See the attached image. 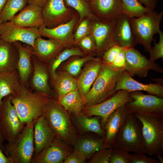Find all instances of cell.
Returning <instances> with one entry per match:
<instances>
[{"mask_svg": "<svg viewBox=\"0 0 163 163\" xmlns=\"http://www.w3.org/2000/svg\"><path fill=\"white\" fill-rule=\"evenodd\" d=\"M43 116L56 137L69 144H75L77 134L66 111L57 101L46 96Z\"/></svg>", "mask_w": 163, "mask_h": 163, "instance_id": "6da1fadb", "label": "cell"}, {"mask_svg": "<svg viewBox=\"0 0 163 163\" xmlns=\"http://www.w3.org/2000/svg\"><path fill=\"white\" fill-rule=\"evenodd\" d=\"M46 96L37 92L33 93L19 83L14 92L11 95V101L24 124L35 122L42 116Z\"/></svg>", "mask_w": 163, "mask_h": 163, "instance_id": "7a4b0ae2", "label": "cell"}, {"mask_svg": "<svg viewBox=\"0 0 163 163\" xmlns=\"http://www.w3.org/2000/svg\"><path fill=\"white\" fill-rule=\"evenodd\" d=\"M141 122L129 113L122 124L111 147L128 152L146 154Z\"/></svg>", "mask_w": 163, "mask_h": 163, "instance_id": "3957f363", "label": "cell"}, {"mask_svg": "<svg viewBox=\"0 0 163 163\" xmlns=\"http://www.w3.org/2000/svg\"><path fill=\"white\" fill-rule=\"evenodd\" d=\"M141 122L146 154L150 156H162L163 117L134 114Z\"/></svg>", "mask_w": 163, "mask_h": 163, "instance_id": "277c9868", "label": "cell"}, {"mask_svg": "<svg viewBox=\"0 0 163 163\" xmlns=\"http://www.w3.org/2000/svg\"><path fill=\"white\" fill-rule=\"evenodd\" d=\"M121 72L105 65L83 99L84 104L89 106L100 103L114 95L118 78Z\"/></svg>", "mask_w": 163, "mask_h": 163, "instance_id": "5b68a950", "label": "cell"}, {"mask_svg": "<svg viewBox=\"0 0 163 163\" xmlns=\"http://www.w3.org/2000/svg\"><path fill=\"white\" fill-rule=\"evenodd\" d=\"M163 11L157 12L153 11L137 18H130L133 33L136 44L142 45L145 50L149 51L152 47L153 37L158 33Z\"/></svg>", "mask_w": 163, "mask_h": 163, "instance_id": "8992f818", "label": "cell"}, {"mask_svg": "<svg viewBox=\"0 0 163 163\" xmlns=\"http://www.w3.org/2000/svg\"><path fill=\"white\" fill-rule=\"evenodd\" d=\"M35 123L26 124L12 143L5 145L6 156L12 163H30L34 151Z\"/></svg>", "mask_w": 163, "mask_h": 163, "instance_id": "52a82bcc", "label": "cell"}, {"mask_svg": "<svg viewBox=\"0 0 163 163\" xmlns=\"http://www.w3.org/2000/svg\"><path fill=\"white\" fill-rule=\"evenodd\" d=\"M11 95L4 97L0 105V133L4 140L12 143L24 126L11 103Z\"/></svg>", "mask_w": 163, "mask_h": 163, "instance_id": "ba28073f", "label": "cell"}, {"mask_svg": "<svg viewBox=\"0 0 163 163\" xmlns=\"http://www.w3.org/2000/svg\"><path fill=\"white\" fill-rule=\"evenodd\" d=\"M133 100L125 106L129 113L134 114L163 117V98L141 91L131 92Z\"/></svg>", "mask_w": 163, "mask_h": 163, "instance_id": "9c48e42d", "label": "cell"}, {"mask_svg": "<svg viewBox=\"0 0 163 163\" xmlns=\"http://www.w3.org/2000/svg\"><path fill=\"white\" fill-rule=\"evenodd\" d=\"M131 92L121 90L110 97L100 103L86 106L81 113L87 117H100L103 126L110 114L120 107L132 101Z\"/></svg>", "mask_w": 163, "mask_h": 163, "instance_id": "30bf717a", "label": "cell"}, {"mask_svg": "<svg viewBox=\"0 0 163 163\" xmlns=\"http://www.w3.org/2000/svg\"><path fill=\"white\" fill-rule=\"evenodd\" d=\"M117 19L109 18L92 21L91 34L95 43V54L102 56L109 48L117 44L114 37Z\"/></svg>", "mask_w": 163, "mask_h": 163, "instance_id": "8fae6325", "label": "cell"}, {"mask_svg": "<svg viewBox=\"0 0 163 163\" xmlns=\"http://www.w3.org/2000/svg\"><path fill=\"white\" fill-rule=\"evenodd\" d=\"M125 52V70L132 76L144 78L147 75L150 70L163 73V69L159 64L147 59L134 47H126Z\"/></svg>", "mask_w": 163, "mask_h": 163, "instance_id": "7c38bea8", "label": "cell"}, {"mask_svg": "<svg viewBox=\"0 0 163 163\" xmlns=\"http://www.w3.org/2000/svg\"><path fill=\"white\" fill-rule=\"evenodd\" d=\"M43 24L53 28L70 21L76 12L67 7L63 0H47L42 7Z\"/></svg>", "mask_w": 163, "mask_h": 163, "instance_id": "4fadbf2b", "label": "cell"}, {"mask_svg": "<svg viewBox=\"0 0 163 163\" xmlns=\"http://www.w3.org/2000/svg\"><path fill=\"white\" fill-rule=\"evenodd\" d=\"M42 37L36 28L25 27L16 25L10 21L0 24V37L2 40L10 43L22 42L33 48L36 39Z\"/></svg>", "mask_w": 163, "mask_h": 163, "instance_id": "5bb4252c", "label": "cell"}, {"mask_svg": "<svg viewBox=\"0 0 163 163\" xmlns=\"http://www.w3.org/2000/svg\"><path fill=\"white\" fill-rule=\"evenodd\" d=\"M78 20V15L76 12L67 22L53 28H47L43 24L38 28L39 31L42 36L56 40L64 48L71 47L75 45L73 30Z\"/></svg>", "mask_w": 163, "mask_h": 163, "instance_id": "9a60e30c", "label": "cell"}, {"mask_svg": "<svg viewBox=\"0 0 163 163\" xmlns=\"http://www.w3.org/2000/svg\"><path fill=\"white\" fill-rule=\"evenodd\" d=\"M158 82L144 84L134 79L129 73L124 70L118 76L116 90H123L129 92L145 91L150 94L163 97V86Z\"/></svg>", "mask_w": 163, "mask_h": 163, "instance_id": "2e32d148", "label": "cell"}, {"mask_svg": "<svg viewBox=\"0 0 163 163\" xmlns=\"http://www.w3.org/2000/svg\"><path fill=\"white\" fill-rule=\"evenodd\" d=\"M72 152V149L56 137L52 144L34 155L31 163H61Z\"/></svg>", "mask_w": 163, "mask_h": 163, "instance_id": "e0dca14e", "label": "cell"}, {"mask_svg": "<svg viewBox=\"0 0 163 163\" xmlns=\"http://www.w3.org/2000/svg\"><path fill=\"white\" fill-rule=\"evenodd\" d=\"M86 64L77 79L78 89L83 99L105 65L101 59L97 58Z\"/></svg>", "mask_w": 163, "mask_h": 163, "instance_id": "ac0fdd59", "label": "cell"}, {"mask_svg": "<svg viewBox=\"0 0 163 163\" xmlns=\"http://www.w3.org/2000/svg\"><path fill=\"white\" fill-rule=\"evenodd\" d=\"M10 21L23 27L39 28L43 24L42 8L35 5L29 4Z\"/></svg>", "mask_w": 163, "mask_h": 163, "instance_id": "d6986e66", "label": "cell"}, {"mask_svg": "<svg viewBox=\"0 0 163 163\" xmlns=\"http://www.w3.org/2000/svg\"><path fill=\"white\" fill-rule=\"evenodd\" d=\"M91 9L99 19H117L122 14L121 0H92Z\"/></svg>", "mask_w": 163, "mask_h": 163, "instance_id": "ffe728a7", "label": "cell"}, {"mask_svg": "<svg viewBox=\"0 0 163 163\" xmlns=\"http://www.w3.org/2000/svg\"><path fill=\"white\" fill-rule=\"evenodd\" d=\"M56 137L43 117H39L34 125V155L51 145Z\"/></svg>", "mask_w": 163, "mask_h": 163, "instance_id": "44dd1931", "label": "cell"}, {"mask_svg": "<svg viewBox=\"0 0 163 163\" xmlns=\"http://www.w3.org/2000/svg\"><path fill=\"white\" fill-rule=\"evenodd\" d=\"M129 113L124 105L118 108L109 115L104 126L106 130V137L104 142L105 144L111 147Z\"/></svg>", "mask_w": 163, "mask_h": 163, "instance_id": "7402d4cb", "label": "cell"}, {"mask_svg": "<svg viewBox=\"0 0 163 163\" xmlns=\"http://www.w3.org/2000/svg\"><path fill=\"white\" fill-rule=\"evenodd\" d=\"M64 48L59 43L53 39L46 40L40 37L35 41L33 55L41 62H46L51 60Z\"/></svg>", "mask_w": 163, "mask_h": 163, "instance_id": "603a6c76", "label": "cell"}, {"mask_svg": "<svg viewBox=\"0 0 163 163\" xmlns=\"http://www.w3.org/2000/svg\"><path fill=\"white\" fill-rule=\"evenodd\" d=\"M114 37L116 44L121 46L134 47L136 45L130 18L123 14L117 19Z\"/></svg>", "mask_w": 163, "mask_h": 163, "instance_id": "cb8c5ba5", "label": "cell"}, {"mask_svg": "<svg viewBox=\"0 0 163 163\" xmlns=\"http://www.w3.org/2000/svg\"><path fill=\"white\" fill-rule=\"evenodd\" d=\"M18 53V68L19 78L21 82L26 84L28 81L32 71L31 58L33 50L24 46L20 42L13 43Z\"/></svg>", "mask_w": 163, "mask_h": 163, "instance_id": "d4e9b609", "label": "cell"}, {"mask_svg": "<svg viewBox=\"0 0 163 163\" xmlns=\"http://www.w3.org/2000/svg\"><path fill=\"white\" fill-rule=\"evenodd\" d=\"M48 80V73L45 66L39 60L35 59L32 78L33 87L37 93L50 97L51 91Z\"/></svg>", "mask_w": 163, "mask_h": 163, "instance_id": "484cf974", "label": "cell"}, {"mask_svg": "<svg viewBox=\"0 0 163 163\" xmlns=\"http://www.w3.org/2000/svg\"><path fill=\"white\" fill-rule=\"evenodd\" d=\"M52 78L58 97L78 89L77 79L65 71L56 72Z\"/></svg>", "mask_w": 163, "mask_h": 163, "instance_id": "4316f807", "label": "cell"}, {"mask_svg": "<svg viewBox=\"0 0 163 163\" xmlns=\"http://www.w3.org/2000/svg\"><path fill=\"white\" fill-rule=\"evenodd\" d=\"M16 49L13 43L0 39V72L14 71Z\"/></svg>", "mask_w": 163, "mask_h": 163, "instance_id": "83f0119b", "label": "cell"}, {"mask_svg": "<svg viewBox=\"0 0 163 163\" xmlns=\"http://www.w3.org/2000/svg\"><path fill=\"white\" fill-rule=\"evenodd\" d=\"M58 98L57 101L66 111L76 116L81 113L83 100L78 89Z\"/></svg>", "mask_w": 163, "mask_h": 163, "instance_id": "f1b7e54d", "label": "cell"}, {"mask_svg": "<svg viewBox=\"0 0 163 163\" xmlns=\"http://www.w3.org/2000/svg\"><path fill=\"white\" fill-rule=\"evenodd\" d=\"M75 144V149L82 153L86 158L90 157L99 149L111 147L98 138L81 139L76 141Z\"/></svg>", "mask_w": 163, "mask_h": 163, "instance_id": "f546056e", "label": "cell"}, {"mask_svg": "<svg viewBox=\"0 0 163 163\" xmlns=\"http://www.w3.org/2000/svg\"><path fill=\"white\" fill-rule=\"evenodd\" d=\"M19 83L14 71L0 72V105L4 97L14 93Z\"/></svg>", "mask_w": 163, "mask_h": 163, "instance_id": "4dcf8cb0", "label": "cell"}, {"mask_svg": "<svg viewBox=\"0 0 163 163\" xmlns=\"http://www.w3.org/2000/svg\"><path fill=\"white\" fill-rule=\"evenodd\" d=\"M86 55L78 47L73 46L64 48L58 55L51 60L50 72L51 78L56 75V70L64 61L74 56H83Z\"/></svg>", "mask_w": 163, "mask_h": 163, "instance_id": "1f68e13d", "label": "cell"}, {"mask_svg": "<svg viewBox=\"0 0 163 163\" xmlns=\"http://www.w3.org/2000/svg\"><path fill=\"white\" fill-rule=\"evenodd\" d=\"M63 0L67 7L72 8L78 14L79 20L77 24L85 18H89L93 21L99 19L94 14L89 3L85 0Z\"/></svg>", "mask_w": 163, "mask_h": 163, "instance_id": "d6a6232c", "label": "cell"}, {"mask_svg": "<svg viewBox=\"0 0 163 163\" xmlns=\"http://www.w3.org/2000/svg\"><path fill=\"white\" fill-rule=\"evenodd\" d=\"M28 0H8L0 14V24L10 21L28 3Z\"/></svg>", "mask_w": 163, "mask_h": 163, "instance_id": "836d02e7", "label": "cell"}, {"mask_svg": "<svg viewBox=\"0 0 163 163\" xmlns=\"http://www.w3.org/2000/svg\"><path fill=\"white\" fill-rule=\"evenodd\" d=\"M122 13L129 18L139 17L153 10L144 7L138 0H121Z\"/></svg>", "mask_w": 163, "mask_h": 163, "instance_id": "e575fe53", "label": "cell"}, {"mask_svg": "<svg viewBox=\"0 0 163 163\" xmlns=\"http://www.w3.org/2000/svg\"><path fill=\"white\" fill-rule=\"evenodd\" d=\"M94 55H89L83 56H74L70 57L65 65V71L75 77L78 76L83 66L87 62L96 59Z\"/></svg>", "mask_w": 163, "mask_h": 163, "instance_id": "d590c367", "label": "cell"}, {"mask_svg": "<svg viewBox=\"0 0 163 163\" xmlns=\"http://www.w3.org/2000/svg\"><path fill=\"white\" fill-rule=\"evenodd\" d=\"M76 116V121L79 126L84 130L94 132L100 135L105 132L101 127L99 119L96 117L89 118L81 113Z\"/></svg>", "mask_w": 163, "mask_h": 163, "instance_id": "8d00e7d4", "label": "cell"}, {"mask_svg": "<svg viewBox=\"0 0 163 163\" xmlns=\"http://www.w3.org/2000/svg\"><path fill=\"white\" fill-rule=\"evenodd\" d=\"M92 21L89 18H85L75 26L76 30L73 33L75 45L81 39L91 34Z\"/></svg>", "mask_w": 163, "mask_h": 163, "instance_id": "74e56055", "label": "cell"}, {"mask_svg": "<svg viewBox=\"0 0 163 163\" xmlns=\"http://www.w3.org/2000/svg\"><path fill=\"white\" fill-rule=\"evenodd\" d=\"M85 55L95 54L96 46L94 39L91 34L85 37L76 44Z\"/></svg>", "mask_w": 163, "mask_h": 163, "instance_id": "f35d334b", "label": "cell"}, {"mask_svg": "<svg viewBox=\"0 0 163 163\" xmlns=\"http://www.w3.org/2000/svg\"><path fill=\"white\" fill-rule=\"evenodd\" d=\"M130 155L124 150L112 148L109 163H130Z\"/></svg>", "mask_w": 163, "mask_h": 163, "instance_id": "ab89813d", "label": "cell"}, {"mask_svg": "<svg viewBox=\"0 0 163 163\" xmlns=\"http://www.w3.org/2000/svg\"><path fill=\"white\" fill-rule=\"evenodd\" d=\"M158 34L159 37L158 42L157 43L155 42L154 46L152 47L149 51V60L153 62L159 59L163 58V33L160 30Z\"/></svg>", "mask_w": 163, "mask_h": 163, "instance_id": "60d3db41", "label": "cell"}, {"mask_svg": "<svg viewBox=\"0 0 163 163\" xmlns=\"http://www.w3.org/2000/svg\"><path fill=\"white\" fill-rule=\"evenodd\" d=\"M112 150V147L99 149L91 156L89 163H109Z\"/></svg>", "mask_w": 163, "mask_h": 163, "instance_id": "b9f144b4", "label": "cell"}, {"mask_svg": "<svg viewBox=\"0 0 163 163\" xmlns=\"http://www.w3.org/2000/svg\"><path fill=\"white\" fill-rule=\"evenodd\" d=\"M125 47L121 46L118 44L112 46L103 54L102 61L107 65H110L116 56Z\"/></svg>", "mask_w": 163, "mask_h": 163, "instance_id": "7bdbcfd3", "label": "cell"}, {"mask_svg": "<svg viewBox=\"0 0 163 163\" xmlns=\"http://www.w3.org/2000/svg\"><path fill=\"white\" fill-rule=\"evenodd\" d=\"M126 47L120 53L112 63L108 66L114 70L120 72L125 70L126 63L125 52Z\"/></svg>", "mask_w": 163, "mask_h": 163, "instance_id": "ee69618b", "label": "cell"}, {"mask_svg": "<svg viewBox=\"0 0 163 163\" xmlns=\"http://www.w3.org/2000/svg\"><path fill=\"white\" fill-rule=\"evenodd\" d=\"M130 163H160L156 158L143 153H134L130 155Z\"/></svg>", "mask_w": 163, "mask_h": 163, "instance_id": "f6af8a7d", "label": "cell"}, {"mask_svg": "<svg viewBox=\"0 0 163 163\" xmlns=\"http://www.w3.org/2000/svg\"><path fill=\"white\" fill-rule=\"evenodd\" d=\"M86 158L81 152L76 149L69 155L64 159V163H85Z\"/></svg>", "mask_w": 163, "mask_h": 163, "instance_id": "bcb514c9", "label": "cell"}, {"mask_svg": "<svg viewBox=\"0 0 163 163\" xmlns=\"http://www.w3.org/2000/svg\"><path fill=\"white\" fill-rule=\"evenodd\" d=\"M144 4L145 7L152 10H154L156 5V0H139Z\"/></svg>", "mask_w": 163, "mask_h": 163, "instance_id": "7dc6e473", "label": "cell"}, {"mask_svg": "<svg viewBox=\"0 0 163 163\" xmlns=\"http://www.w3.org/2000/svg\"><path fill=\"white\" fill-rule=\"evenodd\" d=\"M0 163H12L10 159L7 157L3 153L0 147Z\"/></svg>", "mask_w": 163, "mask_h": 163, "instance_id": "c3c4849f", "label": "cell"}, {"mask_svg": "<svg viewBox=\"0 0 163 163\" xmlns=\"http://www.w3.org/2000/svg\"><path fill=\"white\" fill-rule=\"evenodd\" d=\"M47 0H28L29 4H34L42 7Z\"/></svg>", "mask_w": 163, "mask_h": 163, "instance_id": "681fc988", "label": "cell"}, {"mask_svg": "<svg viewBox=\"0 0 163 163\" xmlns=\"http://www.w3.org/2000/svg\"><path fill=\"white\" fill-rule=\"evenodd\" d=\"M4 141L0 133V147L5 155H6V153L5 149V145L4 144Z\"/></svg>", "mask_w": 163, "mask_h": 163, "instance_id": "f907efd6", "label": "cell"}, {"mask_svg": "<svg viewBox=\"0 0 163 163\" xmlns=\"http://www.w3.org/2000/svg\"><path fill=\"white\" fill-rule=\"evenodd\" d=\"M8 0H0V14L2 11Z\"/></svg>", "mask_w": 163, "mask_h": 163, "instance_id": "816d5d0a", "label": "cell"}, {"mask_svg": "<svg viewBox=\"0 0 163 163\" xmlns=\"http://www.w3.org/2000/svg\"><path fill=\"white\" fill-rule=\"evenodd\" d=\"M87 2H90V1H91V0H85Z\"/></svg>", "mask_w": 163, "mask_h": 163, "instance_id": "f5cc1de1", "label": "cell"}, {"mask_svg": "<svg viewBox=\"0 0 163 163\" xmlns=\"http://www.w3.org/2000/svg\"><path fill=\"white\" fill-rule=\"evenodd\" d=\"M159 0H156L157 1H158Z\"/></svg>", "mask_w": 163, "mask_h": 163, "instance_id": "db71d44e", "label": "cell"}, {"mask_svg": "<svg viewBox=\"0 0 163 163\" xmlns=\"http://www.w3.org/2000/svg\"><path fill=\"white\" fill-rule=\"evenodd\" d=\"M0 39H1V38H0Z\"/></svg>", "mask_w": 163, "mask_h": 163, "instance_id": "11a10c76", "label": "cell"}]
</instances>
